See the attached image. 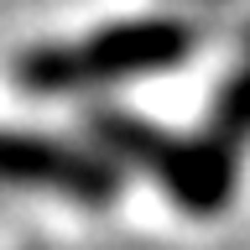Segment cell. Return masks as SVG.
Instances as JSON below:
<instances>
[{
  "instance_id": "5",
  "label": "cell",
  "mask_w": 250,
  "mask_h": 250,
  "mask_svg": "<svg viewBox=\"0 0 250 250\" xmlns=\"http://www.w3.org/2000/svg\"><path fill=\"white\" fill-rule=\"evenodd\" d=\"M245 47H250V21H245Z\"/></svg>"
},
{
  "instance_id": "2",
  "label": "cell",
  "mask_w": 250,
  "mask_h": 250,
  "mask_svg": "<svg viewBox=\"0 0 250 250\" xmlns=\"http://www.w3.org/2000/svg\"><path fill=\"white\" fill-rule=\"evenodd\" d=\"M83 130L104 156H115L125 172L162 188L193 219L224 214V203L234 198V151L219 146L208 130L177 136V130L146 120L136 109H120V104H94L83 115Z\"/></svg>"
},
{
  "instance_id": "3",
  "label": "cell",
  "mask_w": 250,
  "mask_h": 250,
  "mask_svg": "<svg viewBox=\"0 0 250 250\" xmlns=\"http://www.w3.org/2000/svg\"><path fill=\"white\" fill-rule=\"evenodd\" d=\"M5 177L16 188H42L83 208H104L120 198L125 167L99 146L47 136V130H11L5 136Z\"/></svg>"
},
{
  "instance_id": "4",
  "label": "cell",
  "mask_w": 250,
  "mask_h": 250,
  "mask_svg": "<svg viewBox=\"0 0 250 250\" xmlns=\"http://www.w3.org/2000/svg\"><path fill=\"white\" fill-rule=\"evenodd\" d=\"M208 136L229 151H240L250 141V58L219 83L214 104H208Z\"/></svg>"
},
{
  "instance_id": "1",
  "label": "cell",
  "mask_w": 250,
  "mask_h": 250,
  "mask_svg": "<svg viewBox=\"0 0 250 250\" xmlns=\"http://www.w3.org/2000/svg\"><path fill=\"white\" fill-rule=\"evenodd\" d=\"M198 52V26L183 16H130L78 37V42H42L16 58V83L26 94L58 99L78 89H109L125 78L183 68Z\"/></svg>"
}]
</instances>
